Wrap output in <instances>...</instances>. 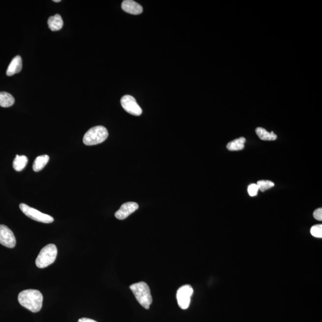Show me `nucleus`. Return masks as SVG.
Masks as SVG:
<instances>
[{"label":"nucleus","mask_w":322,"mask_h":322,"mask_svg":"<svg viewBox=\"0 0 322 322\" xmlns=\"http://www.w3.org/2000/svg\"><path fill=\"white\" fill-rule=\"evenodd\" d=\"M18 301L22 306L30 312L37 313L43 306V296L38 290H24L19 293Z\"/></svg>","instance_id":"f257e3e1"},{"label":"nucleus","mask_w":322,"mask_h":322,"mask_svg":"<svg viewBox=\"0 0 322 322\" xmlns=\"http://www.w3.org/2000/svg\"><path fill=\"white\" fill-rule=\"evenodd\" d=\"M130 288L139 304L145 309H149L151 304L152 303V296L150 288L146 283H136L131 285Z\"/></svg>","instance_id":"f03ea898"},{"label":"nucleus","mask_w":322,"mask_h":322,"mask_svg":"<svg viewBox=\"0 0 322 322\" xmlns=\"http://www.w3.org/2000/svg\"><path fill=\"white\" fill-rule=\"evenodd\" d=\"M58 255V249L55 244L44 246L36 258L35 264L38 268H44L55 262Z\"/></svg>","instance_id":"7ed1b4c3"},{"label":"nucleus","mask_w":322,"mask_h":322,"mask_svg":"<svg viewBox=\"0 0 322 322\" xmlns=\"http://www.w3.org/2000/svg\"><path fill=\"white\" fill-rule=\"evenodd\" d=\"M107 129L103 126L92 127L85 134L83 142L87 146H93L102 144L108 138Z\"/></svg>","instance_id":"20e7f679"},{"label":"nucleus","mask_w":322,"mask_h":322,"mask_svg":"<svg viewBox=\"0 0 322 322\" xmlns=\"http://www.w3.org/2000/svg\"><path fill=\"white\" fill-rule=\"evenodd\" d=\"M20 209L25 215L29 217L30 219L36 221V222L43 223H52L54 221V218L49 215L43 213L37 209L32 208L25 204H21Z\"/></svg>","instance_id":"39448f33"},{"label":"nucleus","mask_w":322,"mask_h":322,"mask_svg":"<svg viewBox=\"0 0 322 322\" xmlns=\"http://www.w3.org/2000/svg\"><path fill=\"white\" fill-rule=\"evenodd\" d=\"M193 293V288L189 285H183L179 288L177 293V299L178 306L181 309H188Z\"/></svg>","instance_id":"423d86ee"},{"label":"nucleus","mask_w":322,"mask_h":322,"mask_svg":"<svg viewBox=\"0 0 322 322\" xmlns=\"http://www.w3.org/2000/svg\"><path fill=\"white\" fill-rule=\"evenodd\" d=\"M121 104L122 108L127 113L134 116H140L142 114V109L136 100L130 95H125L121 99Z\"/></svg>","instance_id":"0eeeda50"},{"label":"nucleus","mask_w":322,"mask_h":322,"mask_svg":"<svg viewBox=\"0 0 322 322\" xmlns=\"http://www.w3.org/2000/svg\"><path fill=\"white\" fill-rule=\"evenodd\" d=\"M0 243L8 248H13L16 244L13 232L5 225H0Z\"/></svg>","instance_id":"6e6552de"},{"label":"nucleus","mask_w":322,"mask_h":322,"mask_svg":"<svg viewBox=\"0 0 322 322\" xmlns=\"http://www.w3.org/2000/svg\"><path fill=\"white\" fill-rule=\"evenodd\" d=\"M139 205L136 203L129 202V203L122 204L121 208L115 214V216L118 220H124L129 215L133 213L138 209Z\"/></svg>","instance_id":"1a4fd4ad"},{"label":"nucleus","mask_w":322,"mask_h":322,"mask_svg":"<svg viewBox=\"0 0 322 322\" xmlns=\"http://www.w3.org/2000/svg\"><path fill=\"white\" fill-rule=\"evenodd\" d=\"M122 10L132 15H139L143 12V7L141 4L133 0H125L121 5Z\"/></svg>","instance_id":"9d476101"},{"label":"nucleus","mask_w":322,"mask_h":322,"mask_svg":"<svg viewBox=\"0 0 322 322\" xmlns=\"http://www.w3.org/2000/svg\"><path fill=\"white\" fill-rule=\"evenodd\" d=\"M22 68V60L20 56L14 58L8 66L6 74L7 76L18 74L21 71Z\"/></svg>","instance_id":"9b49d317"},{"label":"nucleus","mask_w":322,"mask_h":322,"mask_svg":"<svg viewBox=\"0 0 322 322\" xmlns=\"http://www.w3.org/2000/svg\"><path fill=\"white\" fill-rule=\"evenodd\" d=\"M48 25L50 30L52 31H58L62 29L63 22L60 15H55L50 16L48 19Z\"/></svg>","instance_id":"f8f14e48"},{"label":"nucleus","mask_w":322,"mask_h":322,"mask_svg":"<svg viewBox=\"0 0 322 322\" xmlns=\"http://www.w3.org/2000/svg\"><path fill=\"white\" fill-rule=\"evenodd\" d=\"M256 132L257 136L259 137L260 139L265 141H273L278 138L277 135L271 131V133L268 132L264 128L262 127H258L256 128Z\"/></svg>","instance_id":"ddd939ff"},{"label":"nucleus","mask_w":322,"mask_h":322,"mask_svg":"<svg viewBox=\"0 0 322 322\" xmlns=\"http://www.w3.org/2000/svg\"><path fill=\"white\" fill-rule=\"evenodd\" d=\"M49 156L44 155L38 156L33 164L32 169L35 172H40L44 169L49 161Z\"/></svg>","instance_id":"4468645a"},{"label":"nucleus","mask_w":322,"mask_h":322,"mask_svg":"<svg viewBox=\"0 0 322 322\" xmlns=\"http://www.w3.org/2000/svg\"><path fill=\"white\" fill-rule=\"evenodd\" d=\"M15 103V99L12 94L7 92H0V106L9 108Z\"/></svg>","instance_id":"2eb2a0df"},{"label":"nucleus","mask_w":322,"mask_h":322,"mask_svg":"<svg viewBox=\"0 0 322 322\" xmlns=\"http://www.w3.org/2000/svg\"><path fill=\"white\" fill-rule=\"evenodd\" d=\"M29 159L26 156L17 155L13 162V167L17 172H21L27 166Z\"/></svg>","instance_id":"dca6fc26"},{"label":"nucleus","mask_w":322,"mask_h":322,"mask_svg":"<svg viewBox=\"0 0 322 322\" xmlns=\"http://www.w3.org/2000/svg\"><path fill=\"white\" fill-rule=\"evenodd\" d=\"M246 139L244 137H240L239 139L229 142L227 145L228 149L231 151L240 150L244 149Z\"/></svg>","instance_id":"f3484780"},{"label":"nucleus","mask_w":322,"mask_h":322,"mask_svg":"<svg viewBox=\"0 0 322 322\" xmlns=\"http://www.w3.org/2000/svg\"><path fill=\"white\" fill-rule=\"evenodd\" d=\"M257 185L260 191L264 192L274 186L273 182L269 180H260L257 182Z\"/></svg>","instance_id":"a211bd4d"},{"label":"nucleus","mask_w":322,"mask_h":322,"mask_svg":"<svg viewBox=\"0 0 322 322\" xmlns=\"http://www.w3.org/2000/svg\"><path fill=\"white\" fill-rule=\"evenodd\" d=\"M310 233L313 236L322 238V225H318L313 226L310 230Z\"/></svg>","instance_id":"6ab92c4d"},{"label":"nucleus","mask_w":322,"mask_h":322,"mask_svg":"<svg viewBox=\"0 0 322 322\" xmlns=\"http://www.w3.org/2000/svg\"><path fill=\"white\" fill-rule=\"evenodd\" d=\"M259 190V187H258L257 184H251L248 187V192L251 197H255V196L257 195Z\"/></svg>","instance_id":"aec40b11"},{"label":"nucleus","mask_w":322,"mask_h":322,"mask_svg":"<svg viewBox=\"0 0 322 322\" xmlns=\"http://www.w3.org/2000/svg\"><path fill=\"white\" fill-rule=\"evenodd\" d=\"M313 216H314V218L315 219L319 220V221H322V209L321 208H318L314 211V213H313Z\"/></svg>","instance_id":"412c9836"},{"label":"nucleus","mask_w":322,"mask_h":322,"mask_svg":"<svg viewBox=\"0 0 322 322\" xmlns=\"http://www.w3.org/2000/svg\"><path fill=\"white\" fill-rule=\"evenodd\" d=\"M78 322H97L93 320V319L88 318H81L78 320Z\"/></svg>","instance_id":"4be33fe9"},{"label":"nucleus","mask_w":322,"mask_h":322,"mask_svg":"<svg viewBox=\"0 0 322 322\" xmlns=\"http://www.w3.org/2000/svg\"><path fill=\"white\" fill-rule=\"evenodd\" d=\"M54 1L55 2H59L61 1H60V0H54V1Z\"/></svg>","instance_id":"5701e85b"}]
</instances>
